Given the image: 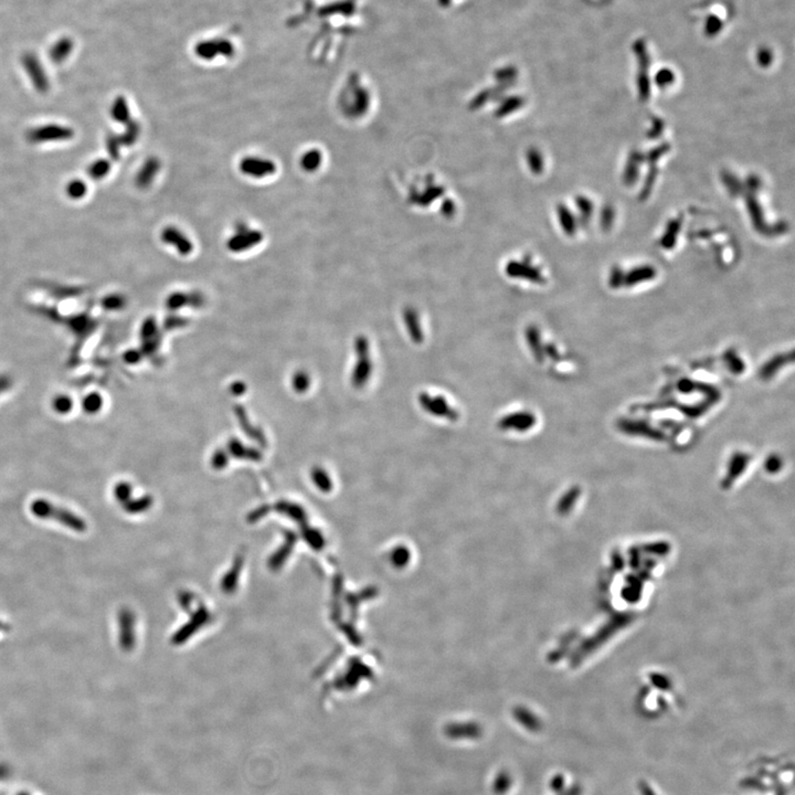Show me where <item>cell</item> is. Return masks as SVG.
Instances as JSON below:
<instances>
[{
    "instance_id": "5b68a950",
    "label": "cell",
    "mask_w": 795,
    "mask_h": 795,
    "mask_svg": "<svg viewBox=\"0 0 795 795\" xmlns=\"http://www.w3.org/2000/svg\"><path fill=\"white\" fill-rule=\"evenodd\" d=\"M161 241L167 246H174L180 255H189L193 251V242L176 226H166L161 232Z\"/></svg>"
},
{
    "instance_id": "8992f818",
    "label": "cell",
    "mask_w": 795,
    "mask_h": 795,
    "mask_svg": "<svg viewBox=\"0 0 795 795\" xmlns=\"http://www.w3.org/2000/svg\"><path fill=\"white\" fill-rule=\"evenodd\" d=\"M536 423V418L533 413L530 412H515V413L508 414L506 417L500 419L498 422V426L502 430H513L518 431V432H524V431L529 430L533 428V424Z\"/></svg>"
},
{
    "instance_id": "30bf717a",
    "label": "cell",
    "mask_w": 795,
    "mask_h": 795,
    "mask_svg": "<svg viewBox=\"0 0 795 795\" xmlns=\"http://www.w3.org/2000/svg\"><path fill=\"white\" fill-rule=\"evenodd\" d=\"M141 124L137 121L130 119L125 124V130L123 134L119 136L121 145L124 146H132L137 141L138 137L141 135Z\"/></svg>"
},
{
    "instance_id": "ac0fdd59",
    "label": "cell",
    "mask_w": 795,
    "mask_h": 795,
    "mask_svg": "<svg viewBox=\"0 0 795 795\" xmlns=\"http://www.w3.org/2000/svg\"><path fill=\"white\" fill-rule=\"evenodd\" d=\"M721 29V21L718 19V17H709V19L706 23V32L708 35H715L718 31Z\"/></svg>"
},
{
    "instance_id": "ffe728a7",
    "label": "cell",
    "mask_w": 795,
    "mask_h": 795,
    "mask_svg": "<svg viewBox=\"0 0 795 795\" xmlns=\"http://www.w3.org/2000/svg\"><path fill=\"white\" fill-rule=\"evenodd\" d=\"M86 406L88 410H92V408L97 409V398H88V402H86Z\"/></svg>"
},
{
    "instance_id": "8fae6325",
    "label": "cell",
    "mask_w": 795,
    "mask_h": 795,
    "mask_svg": "<svg viewBox=\"0 0 795 795\" xmlns=\"http://www.w3.org/2000/svg\"><path fill=\"white\" fill-rule=\"evenodd\" d=\"M323 161V155L320 149H309L301 158V167L306 173H314L320 168Z\"/></svg>"
},
{
    "instance_id": "5bb4252c",
    "label": "cell",
    "mask_w": 795,
    "mask_h": 795,
    "mask_svg": "<svg viewBox=\"0 0 795 795\" xmlns=\"http://www.w3.org/2000/svg\"><path fill=\"white\" fill-rule=\"evenodd\" d=\"M362 360L359 362L358 366H357L355 378H353L355 384H358V386H362V384L367 382L370 373H371V370H373V364H371L369 359H368V355H362Z\"/></svg>"
},
{
    "instance_id": "7c38bea8",
    "label": "cell",
    "mask_w": 795,
    "mask_h": 795,
    "mask_svg": "<svg viewBox=\"0 0 795 795\" xmlns=\"http://www.w3.org/2000/svg\"><path fill=\"white\" fill-rule=\"evenodd\" d=\"M526 340H527L528 345L533 351L535 358L538 362H542L544 360V349L541 347L538 329L536 328L535 326L528 327L527 331H526Z\"/></svg>"
},
{
    "instance_id": "6da1fadb",
    "label": "cell",
    "mask_w": 795,
    "mask_h": 795,
    "mask_svg": "<svg viewBox=\"0 0 795 795\" xmlns=\"http://www.w3.org/2000/svg\"><path fill=\"white\" fill-rule=\"evenodd\" d=\"M263 241V233L259 230L250 229L244 222L235 226V235L226 241V248L233 253H242Z\"/></svg>"
},
{
    "instance_id": "4fadbf2b",
    "label": "cell",
    "mask_w": 795,
    "mask_h": 795,
    "mask_svg": "<svg viewBox=\"0 0 795 795\" xmlns=\"http://www.w3.org/2000/svg\"><path fill=\"white\" fill-rule=\"evenodd\" d=\"M110 171V163L108 159H104V158L95 160L88 168V176L91 177L92 179L94 180L103 179V178L108 176Z\"/></svg>"
},
{
    "instance_id": "277c9868",
    "label": "cell",
    "mask_w": 795,
    "mask_h": 795,
    "mask_svg": "<svg viewBox=\"0 0 795 795\" xmlns=\"http://www.w3.org/2000/svg\"><path fill=\"white\" fill-rule=\"evenodd\" d=\"M419 401L425 411L433 414L435 417L446 418L449 420L458 419V412L449 406V403L443 397H431L428 393L422 392L419 395Z\"/></svg>"
},
{
    "instance_id": "9a60e30c",
    "label": "cell",
    "mask_w": 795,
    "mask_h": 795,
    "mask_svg": "<svg viewBox=\"0 0 795 795\" xmlns=\"http://www.w3.org/2000/svg\"><path fill=\"white\" fill-rule=\"evenodd\" d=\"M66 195L73 200H79L86 197L88 193V186L81 179H73L66 185Z\"/></svg>"
},
{
    "instance_id": "e0dca14e",
    "label": "cell",
    "mask_w": 795,
    "mask_h": 795,
    "mask_svg": "<svg viewBox=\"0 0 795 795\" xmlns=\"http://www.w3.org/2000/svg\"><path fill=\"white\" fill-rule=\"evenodd\" d=\"M509 784H511V776H507L505 772L500 773V776H497L496 782L494 784L495 792L497 794L505 793L509 789Z\"/></svg>"
},
{
    "instance_id": "d6986e66",
    "label": "cell",
    "mask_w": 795,
    "mask_h": 795,
    "mask_svg": "<svg viewBox=\"0 0 795 795\" xmlns=\"http://www.w3.org/2000/svg\"><path fill=\"white\" fill-rule=\"evenodd\" d=\"M771 59H772V55H771V52H770V51H769V50L765 49V50H761V51H760V52H759L760 63L770 64Z\"/></svg>"
},
{
    "instance_id": "ba28073f",
    "label": "cell",
    "mask_w": 795,
    "mask_h": 795,
    "mask_svg": "<svg viewBox=\"0 0 795 795\" xmlns=\"http://www.w3.org/2000/svg\"><path fill=\"white\" fill-rule=\"evenodd\" d=\"M404 322H406V328H408L409 334L411 337V340L414 342H423V333L420 325L419 317H418L417 313L414 312L413 309L408 308L404 311L403 314Z\"/></svg>"
},
{
    "instance_id": "52a82bcc",
    "label": "cell",
    "mask_w": 795,
    "mask_h": 795,
    "mask_svg": "<svg viewBox=\"0 0 795 795\" xmlns=\"http://www.w3.org/2000/svg\"><path fill=\"white\" fill-rule=\"evenodd\" d=\"M160 170V160L157 157L147 158L136 176V185L141 189H146L154 182Z\"/></svg>"
},
{
    "instance_id": "2e32d148",
    "label": "cell",
    "mask_w": 795,
    "mask_h": 795,
    "mask_svg": "<svg viewBox=\"0 0 795 795\" xmlns=\"http://www.w3.org/2000/svg\"><path fill=\"white\" fill-rule=\"evenodd\" d=\"M105 146H106V149H108V155H110V157L113 160H119V153H121V141H119V136L114 135V134H110V135L106 137Z\"/></svg>"
},
{
    "instance_id": "9c48e42d",
    "label": "cell",
    "mask_w": 795,
    "mask_h": 795,
    "mask_svg": "<svg viewBox=\"0 0 795 795\" xmlns=\"http://www.w3.org/2000/svg\"><path fill=\"white\" fill-rule=\"evenodd\" d=\"M110 116L114 121L121 124H126L127 121L130 119V108L127 104L126 99L123 97H119L114 101L112 108H110Z\"/></svg>"
},
{
    "instance_id": "3957f363",
    "label": "cell",
    "mask_w": 795,
    "mask_h": 795,
    "mask_svg": "<svg viewBox=\"0 0 795 795\" xmlns=\"http://www.w3.org/2000/svg\"><path fill=\"white\" fill-rule=\"evenodd\" d=\"M241 173L246 176L262 179L265 177L272 176L276 173V165L268 158L257 157V156H248L243 158L239 165Z\"/></svg>"
},
{
    "instance_id": "7a4b0ae2",
    "label": "cell",
    "mask_w": 795,
    "mask_h": 795,
    "mask_svg": "<svg viewBox=\"0 0 795 795\" xmlns=\"http://www.w3.org/2000/svg\"><path fill=\"white\" fill-rule=\"evenodd\" d=\"M73 136L75 132L72 128L58 124L44 125L32 128L27 132V139L32 144L69 141Z\"/></svg>"
}]
</instances>
